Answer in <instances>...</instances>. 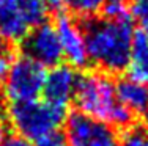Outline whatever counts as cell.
<instances>
[{
  "label": "cell",
  "mask_w": 148,
  "mask_h": 146,
  "mask_svg": "<svg viewBox=\"0 0 148 146\" xmlns=\"http://www.w3.org/2000/svg\"><path fill=\"white\" fill-rule=\"evenodd\" d=\"M128 77L148 85V39L142 32H134L129 60L126 65Z\"/></svg>",
  "instance_id": "cell-11"
},
{
  "label": "cell",
  "mask_w": 148,
  "mask_h": 146,
  "mask_svg": "<svg viewBox=\"0 0 148 146\" xmlns=\"http://www.w3.org/2000/svg\"><path fill=\"white\" fill-rule=\"evenodd\" d=\"M118 101L129 110L132 115H143L148 110V85L136 82L132 79H120L115 83Z\"/></svg>",
  "instance_id": "cell-10"
},
{
  "label": "cell",
  "mask_w": 148,
  "mask_h": 146,
  "mask_svg": "<svg viewBox=\"0 0 148 146\" xmlns=\"http://www.w3.org/2000/svg\"><path fill=\"white\" fill-rule=\"evenodd\" d=\"M148 134L142 126H128L120 135V146H147Z\"/></svg>",
  "instance_id": "cell-14"
},
{
  "label": "cell",
  "mask_w": 148,
  "mask_h": 146,
  "mask_svg": "<svg viewBox=\"0 0 148 146\" xmlns=\"http://www.w3.org/2000/svg\"><path fill=\"white\" fill-rule=\"evenodd\" d=\"M129 8H131L132 16L142 19V17L148 16V0H131Z\"/></svg>",
  "instance_id": "cell-17"
},
{
  "label": "cell",
  "mask_w": 148,
  "mask_h": 146,
  "mask_svg": "<svg viewBox=\"0 0 148 146\" xmlns=\"http://www.w3.org/2000/svg\"><path fill=\"white\" fill-rule=\"evenodd\" d=\"M55 32L58 35V41L62 46L63 58L74 69H84L90 63L87 52L85 35L80 24L66 13L55 17Z\"/></svg>",
  "instance_id": "cell-8"
},
{
  "label": "cell",
  "mask_w": 148,
  "mask_h": 146,
  "mask_svg": "<svg viewBox=\"0 0 148 146\" xmlns=\"http://www.w3.org/2000/svg\"><path fill=\"white\" fill-rule=\"evenodd\" d=\"M44 0H0V39L21 44L33 27L46 20Z\"/></svg>",
  "instance_id": "cell-4"
},
{
  "label": "cell",
  "mask_w": 148,
  "mask_h": 146,
  "mask_svg": "<svg viewBox=\"0 0 148 146\" xmlns=\"http://www.w3.org/2000/svg\"><path fill=\"white\" fill-rule=\"evenodd\" d=\"M142 127H143V130L148 134V110L142 115Z\"/></svg>",
  "instance_id": "cell-22"
},
{
  "label": "cell",
  "mask_w": 148,
  "mask_h": 146,
  "mask_svg": "<svg viewBox=\"0 0 148 146\" xmlns=\"http://www.w3.org/2000/svg\"><path fill=\"white\" fill-rule=\"evenodd\" d=\"M22 54L41 63L44 68H54L62 65L63 54L55 27L51 22H44L33 27L21 43Z\"/></svg>",
  "instance_id": "cell-7"
},
{
  "label": "cell",
  "mask_w": 148,
  "mask_h": 146,
  "mask_svg": "<svg viewBox=\"0 0 148 146\" xmlns=\"http://www.w3.org/2000/svg\"><path fill=\"white\" fill-rule=\"evenodd\" d=\"M79 74L69 65H57L47 72L43 86V99L51 105L68 109L71 104Z\"/></svg>",
  "instance_id": "cell-9"
},
{
  "label": "cell",
  "mask_w": 148,
  "mask_h": 146,
  "mask_svg": "<svg viewBox=\"0 0 148 146\" xmlns=\"http://www.w3.org/2000/svg\"><path fill=\"white\" fill-rule=\"evenodd\" d=\"M16 55L13 54L10 49L6 47H0V82H3V79L6 77L10 68L13 65V60H14Z\"/></svg>",
  "instance_id": "cell-15"
},
{
  "label": "cell",
  "mask_w": 148,
  "mask_h": 146,
  "mask_svg": "<svg viewBox=\"0 0 148 146\" xmlns=\"http://www.w3.org/2000/svg\"><path fill=\"white\" fill-rule=\"evenodd\" d=\"M103 0H66V10H69L80 19L96 16L98 11H101Z\"/></svg>",
  "instance_id": "cell-13"
},
{
  "label": "cell",
  "mask_w": 148,
  "mask_h": 146,
  "mask_svg": "<svg viewBox=\"0 0 148 146\" xmlns=\"http://www.w3.org/2000/svg\"><path fill=\"white\" fill-rule=\"evenodd\" d=\"M47 69L33 58L16 55L6 77L3 79V96L10 104L35 101L43 93Z\"/></svg>",
  "instance_id": "cell-5"
},
{
  "label": "cell",
  "mask_w": 148,
  "mask_h": 146,
  "mask_svg": "<svg viewBox=\"0 0 148 146\" xmlns=\"http://www.w3.org/2000/svg\"><path fill=\"white\" fill-rule=\"evenodd\" d=\"M147 146H148V145H147Z\"/></svg>",
  "instance_id": "cell-23"
},
{
  "label": "cell",
  "mask_w": 148,
  "mask_h": 146,
  "mask_svg": "<svg viewBox=\"0 0 148 146\" xmlns=\"http://www.w3.org/2000/svg\"><path fill=\"white\" fill-rule=\"evenodd\" d=\"M5 126H3V110L0 109V145H2V141L5 140Z\"/></svg>",
  "instance_id": "cell-21"
},
{
  "label": "cell",
  "mask_w": 148,
  "mask_h": 146,
  "mask_svg": "<svg viewBox=\"0 0 148 146\" xmlns=\"http://www.w3.org/2000/svg\"><path fill=\"white\" fill-rule=\"evenodd\" d=\"M63 135L68 146H120L117 127L80 112L66 115Z\"/></svg>",
  "instance_id": "cell-6"
},
{
  "label": "cell",
  "mask_w": 148,
  "mask_h": 146,
  "mask_svg": "<svg viewBox=\"0 0 148 146\" xmlns=\"http://www.w3.org/2000/svg\"><path fill=\"white\" fill-rule=\"evenodd\" d=\"M80 27L85 35L88 58L98 71L106 74L125 71L134 36L131 19L109 20L93 16L80 20Z\"/></svg>",
  "instance_id": "cell-1"
},
{
  "label": "cell",
  "mask_w": 148,
  "mask_h": 146,
  "mask_svg": "<svg viewBox=\"0 0 148 146\" xmlns=\"http://www.w3.org/2000/svg\"><path fill=\"white\" fill-rule=\"evenodd\" d=\"M101 13L104 19L109 20H129L131 19L129 0H103Z\"/></svg>",
  "instance_id": "cell-12"
},
{
  "label": "cell",
  "mask_w": 148,
  "mask_h": 146,
  "mask_svg": "<svg viewBox=\"0 0 148 146\" xmlns=\"http://www.w3.org/2000/svg\"><path fill=\"white\" fill-rule=\"evenodd\" d=\"M6 120L17 135L38 141L60 129L66 120V110L51 105L46 101H24L10 104Z\"/></svg>",
  "instance_id": "cell-3"
},
{
  "label": "cell",
  "mask_w": 148,
  "mask_h": 146,
  "mask_svg": "<svg viewBox=\"0 0 148 146\" xmlns=\"http://www.w3.org/2000/svg\"><path fill=\"white\" fill-rule=\"evenodd\" d=\"M0 146H36L33 145V141L27 140V138L21 137V135H8V137H5V140L2 141V145Z\"/></svg>",
  "instance_id": "cell-18"
},
{
  "label": "cell",
  "mask_w": 148,
  "mask_h": 146,
  "mask_svg": "<svg viewBox=\"0 0 148 146\" xmlns=\"http://www.w3.org/2000/svg\"><path fill=\"white\" fill-rule=\"evenodd\" d=\"M47 11L55 13V16L63 14L66 11V0H44Z\"/></svg>",
  "instance_id": "cell-19"
},
{
  "label": "cell",
  "mask_w": 148,
  "mask_h": 146,
  "mask_svg": "<svg viewBox=\"0 0 148 146\" xmlns=\"http://www.w3.org/2000/svg\"><path fill=\"white\" fill-rule=\"evenodd\" d=\"M73 101L80 113L114 127L126 129L132 124V113L118 101L114 80L103 71L79 74Z\"/></svg>",
  "instance_id": "cell-2"
},
{
  "label": "cell",
  "mask_w": 148,
  "mask_h": 146,
  "mask_svg": "<svg viewBox=\"0 0 148 146\" xmlns=\"http://www.w3.org/2000/svg\"><path fill=\"white\" fill-rule=\"evenodd\" d=\"M140 32L145 35L147 39H148V16H145V17L140 19Z\"/></svg>",
  "instance_id": "cell-20"
},
{
  "label": "cell",
  "mask_w": 148,
  "mask_h": 146,
  "mask_svg": "<svg viewBox=\"0 0 148 146\" xmlns=\"http://www.w3.org/2000/svg\"><path fill=\"white\" fill-rule=\"evenodd\" d=\"M36 146H68V143L65 140V135L57 130V132H52V134L46 135L41 140H38Z\"/></svg>",
  "instance_id": "cell-16"
}]
</instances>
